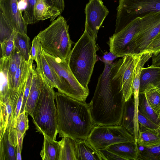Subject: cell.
<instances>
[{
    "mask_svg": "<svg viewBox=\"0 0 160 160\" xmlns=\"http://www.w3.org/2000/svg\"><path fill=\"white\" fill-rule=\"evenodd\" d=\"M123 58L104 62L93 96L89 103L96 125H121L125 103L122 86Z\"/></svg>",
    "mask_w": 160,
    "mask_h": 160,
    "instance_id": "6da1fadb",
    "label": "cell"
},
{
    "mask_svg": "<svg viewBox=\"0 0 160 160\" xmlns=\"http://www.w3.org/2000/svg\"><path fill=\"white\" fill-rule=\"evenodd\" d=\"M59 137L87 139L95 125L90 103L83 102L58 91L55 92Z\"/></svg>",
    "mask_w": 160,
    "mask_h": 160,
    "instance_id": "7a4b0ae2",
    "label": "cell"
},
{
    "mask_svg": "<svg viewBox=\"0 0 160 160\" xmlns=\"http://www.w3.org/2000/svg\"><path fill=\"white\" fill-rule=\"evenodd\" d=\"M95 41L85 30L71 51L67 60L68 67L79 83L89 90L94 65L97 60L98 48Z\"/></svg>",
    "mask_w": 160,
    "mask_h": 160,
    "instance_id": "3957f363",
    "label": "cell"
},
{
    "mask_svg": "<svg viewBox=\"0 0 160 160\" xmlns=\"http://www.w3.org/2000/svg\"><path fill=\"white\" fill-rule=\"evenodd\" d=\"M42 76V87L31 117L37 132L55 140L58 133L55 92L54 88Z\"/></svg>",
    "mask_w": 160,
    "mask_h": 160,
    "instance_id": "277c9868",
    "label": "cell"
},
{
    "mask_svg": "<svg viewBox=\"0 0 160 160\" xmlns=\"http://www.w3.org/2000/svg\"><path fill=\"white\" fill-rule=\"evenodd\" d=\"M69 27L64 18L60 15L38 33L36 36L44 52L66 61L72 44Z\"/></svg>",
    "mask_w": 160,
    "mask_h": 160,
    "instance_id": "5b68a950",
    "label": "cell"
},
{
    "mask_svg": "<svg viewBox=\"0 0 160 160\" xmlns=\"http://www.w3.org/2000/svg\"><path fill=\"white\" fill-rule=\"evenodd\" d=\"M117 9L114 34L137 17L152 12H160V0H119Z\"/></svg>",
    "mask_w": 160,
    "mask_h": 160,
    "instance_id": "8992f818",
    "label": "cell"
},
{
    "mask_svg": "<svg viewBox=\"0 0 160 160\" xmlns=\"http://www.w3.org/2000/svg\"><path fill=\"white\" fill-rule=\"evenodd\" d=\"M87 140L98 151L116 143L136 142L134 136L121 125L95 126Z\"/></svg>",
    "mask_w": 160,
    "mask_h": 160,
    "instance_id": "52a82bcc",
    "label": "cell"
},
{
    "mask_svg": "<svg viewBox=\"0 0 160 160\" xmlns=\"http://www.w3.org/2000/svg\"><path fill=\"white\" fill-rule=\"evenodd\" d=\"M140 18L139 32L130 46L127 55L143 54L160 31V12H149Z\"/></svg>",
    "mask_w": 160,
    "mask_h": 160,
    "instance_id": "ba28073f",
    "label": "cell"
},
{
    "mask_svg": "<svg viewBox=\"0 0 160 160\" xmlns=\"http://www.w3.org/2000/svg\"><path fill=\"white\" fill-rule=\"evenodd\" d=\"M36 63V70L50 86L57 89L58 91L81 102L78 96L65 80L58 75L48 62L41 45Z\"/></svg>",
    "mask_w": 160,
    "mask_h": 160,
    "instance_id": "9c48e42d",
    "label": "cell"
},
{
    "mask_svg": "<svg viewBox=\"0 0 160 160\" xmlns=\"http://www.w3.org/2000/svg\"><path fill=\"white\" fill-rule=\"evenodd\" d=\"M140 17L131 21L123 29L110 38L109 45L110 52L117 57H123L128 50L140 27Z\"/></svg>",
    "mask_w": 160,
    "mask_h": 160,
    "instance_id": "30bf717a",
    "label": "cell"
},
{
    "mask_svg": "<svg viewBox=\"0 0 160 160\" xmlns=\"http://www.w3.org/2000/svg\"><path fill=\"white\" fill-rule=\"evenodd\" d=\"M85 10V30L96 41L98 31L109 11L102 0H89Z\"/></svg>",
    "mask_w": 160,
    "mask_h": 160,
    "instance_id": "8fae6325",
    "label": "cell"
},
{
    "mask_svg": "<svg viewBox=\"0 0 160 160\" xmlns=\"http://www.w3.org/2000/svg\"><path fill=\"white\" fill-rule=\"evenodd\" d=\"M45 57L57 74L64 78L78 95L81 101L86 102L89 90L84 88L78 82L70 69L67 62L44 51Z\"/></svg>",
    "mask_w": 160,
    "mask_h": 160,
    "instance_id": "7c38bea8",
    "label": "cell"
},
{
    "mask_svg": "<svg viewBox=\"0 0 160 160\" xmlns=\"http://www.w3.org/2000/svg\"><path fill=\"white\" fill-rule=\"evenodd\" d=\"M0 11L16 32L27 34L28 25L19 8L18 0H0Z\"/></svg>",
    "mask_w": 160,
    "mask_h": 160,
    "instance_id": "4fadbf2b",
    "label": "cell"
},
{
    "mask_svg": "<svg viewBox=\"0 0 160 160\" xmlns=\"http://www.w3.org/2000/svg\"><path fill=\"white\" fill-rule=\"evenodd\" d=\"M142 54H128L122 57L121 67L122 72V89L125 102L131 99L133 94V85L136 67Z\"/></svg>",
    "mask_w": 160,
    "mask_h": 160,
    "instance_id": "5bb4252c",
    "label": "cell"
},
{
    "mask_svg": "<svg viewBox=\"0 0 160 160\" xmlns=\"http://www.w3.org/2000/svg\"><path fill=\"white\" fill-rule=\"evenodd\" d=\"M0 160H16L18 141L15 129L8 127L0 138Z\"/></svg>",
    "mask_w": 160,
    "mask_h": 160,
    "instance_id": "9a60e30c",
    "label": "cell"
},
{
    "mask_svg": "<svg viewBox=\"0 0 160 160\" xmlns=\"http://www.w3.org/2000/svg\"><path fill=\"white\" fill-rule=\"evenodd\" d=\"M43 84L42 75L34 67L31 87L25 109L26 112L31 116L38 98Z\"/></svg>",
    "mask_w": 160,
    "mask_h": 160,
    "instance_id": "2e32d148",
    "label": "cell"
},
{
    "mask_svg": "<svg viewBox=\"0 0 160 160\" xmlns=\"http://www.w3.org/2000/svg\"><path fill=\"white\" fill-rule=\"evenodd\" d=\"M136 142H120L108 146L106 149L125 160H137L139 150Z\"/></svg>",
    "mask_w": 160,
    "mask_h": 160,
    "instance_id": "e0dca14e",
    "label": "cell"
},
{
    "mask_svg": "<svg viewBox=\"0 0 160 160\" xmlns=\"http://www.w3.org/2000/svg\"><path fill=\"white\" fill-rule=\"evenodd\" d=\"M139 132L136 142L138 146L149 147L160 145V132L154 128L139 124Z\"/></svg>",
    "mask_w": 160,
    "mask_h": 160,
    "instance_id": "ac0fdd59",
    "label": "cell"
},
{
    "mask_svg": "<svg viewBox=\"0 0 160 160\" xmlns=\"http://www.w3.org/2000/svg\"><path fill=\"white\" fill-rule=\"evenodd\" d=\"M0 106L1 138L8 127H11L15 128L16 126L13 121L12 106L8 96L0 101Z\"/></svg>",
    "mask_w": 160,
    "mask_h": 160,
    "instance_id": "d6986e66",
    "label": "cell"
},
{
    "mask_svg": "<svg viewBox=\"0 0 160 160\" xmlns=\"http://www.w3.org/2000/svg\"><path fill=\"white\" fill-rule=\"evenodd\" d=\"M75 151L76 160H102L98 152L87 139H77Z\"/></svg>",
    "mask_w": 160,
    "mask_h": 160,
    "instance_id": "ffe728a7",
    "label": "cell"
},
{
    "mask_svg": "<svg viewBox=\"0 0 160 160\" xmlns=\"http://www.w3.org/2000/svg\"><path fill=\"white\" fill-rule=\"evenodd\" d=\"M42 149L40 155L43 160H60L61 145L59 141L44 136Z\"/></svg>",
    "mask_w": 160,
    "mask_h": 160,
    "instance_id": "44dd1931",
    "label": "cell"
},
{
    "mask_svg": "<svg viewBox=\"0 0 160 160\" xmlns=\"http://www.w3.org/2000/svg\"><path fill=\"white\" fill-rule=\"evenodd\" d=\"M160 82V67L150 66L142 68L140 75L139 94L143 93L147 86L152 83L156 86Z\"/></svg>",
    "mask_w": 160,
    "mask_h": 160,
    "instance_id": "7402d4cb",
    "label": "cell"
},
{
    "mask_svg": "<svg viewBox=\"0 0 160 160\" xmlns=\"http://www.w3.org/2000/svg\"><path fill=\"white\" fill-rule=\"evenodd\" d=\"M61 13L48 5L45 0H37L35 10L36 18L38 22L50 18L52 22Z\"/></svg>",
    "mask_w": 160,
    "mask_h": 160,
    "instance_id": "603a6c76",
    "label": "cell"
},
{
    "mask_svg": "<svg viewBox=\"0 0 160 160\" xmlns=\"http://www.w3.org/2000/svg\"><path fill=\"white\" fill-rule=\"evenodd\" d=\"M33 61L32 58L28 61H26L22 56L20 62L15 74L12 90H20L26 83L30 67L33 64Z\"/></svg>",
    "mask_w": 160,
    "mask_h": 160,
    "instance_id": "cb8c5ba5",
    "label": "cell"
},
{
    "mask_svg": "<svg viewBox=\"0 0 160 160\" xmlns=\"http://www.w3.org/2000/svg\"><path fill=\"white\" fill-rule=\"evenodd\" d=\"M15 48L26 61L31 58L30 40L27 34L15 32L14 35Z\"/></svg>",
    "mask_w": 160,
    "mask_h": 160,
    "instance_id": "d4e9b609",
    "label": "cell"
},
{
    "mask_svg": "<svg viewBox=\"0 0 160 160\" xmlns=\"http://www.w3.org/2000/svg\"><path fill=\"white\" fill-rule=\"evenodd\" d=\"M134 104L132 98L125 102L121 125L134 136Z\"/></svg>",
    "mask_w": 160,
    "mask_h": 160,
    "instance_id": "484cf974",
    "label": "cell"
},
{
    "mask_svg": "<svg viewBox=\"0 0 160 160\" xmlns=\"http://www.w3.org/2000/svg\"><path fill=\"white\" fill-rule=\"evenodd\" d=\"M9 58L1 57L0 59V101L8 95L9 87L8 73Z\"/></svg>",
    "mask_w": 160,
    "mask_h": 160,
    "instance_id": "4316f807",
    "label": "cell"
},
{
    "mask_svg": "<svg viewBox=\"0 0 160 160\" xmlns=\"http://www.w3.org/2000/svg\"><path fill=\"white\" fill-rule=\"evenodd\" d=\"M59 142L61 145L60 160H76L75 151L77 140L65 137L62 138Z\"/></svg>",
    "mask_w": 160,
    "mask_h": 160,
    "instance_id": "83f0119b",
    "label": "cell"
},
{
    "mask_svg": "<svg viewBox=\"0 0 160 160\" xmlns=\"http://www.w3.org/2000/svg\"><path fill=\"white\" fill-rule=\"evenodd\" d=\"M22 55L16 48L10 56L9 59V67L8 73L9 89L13 88L15 74L20 62Z\"/></svg>",
    "mask_w": 160,
    "mask_h": 160,
    "instance_id": "f1b7e54d",
    "label": "cell"
},
{
    "mask_svg": "<svg viewBox=\"0 0 160 160\" xmlns=\"http://www.w3.org/2000/svg\"><path fill=\"white\" fill-rule=\"evenodd\" d=\"M138 111L143 115L154 123L158 124V116L151 107L144 93L139 94Z\"/></svg>",
    "mask_w": 160,
    "mask_h": 160,
    "instance_id": "f546056e",
    "label": "cell"
},
{
    "mask_svg": "<svg viewBox=\"0 0 160 160\" xmlns=\"http://www.w3.org/2000/svg\"><path fill=\"white\" fill-rule=\"evenodd\" d=\"M155 112L160 107V90L152 83L148 84L143 93Z\"/></svg>",
    "mask_w": 160,
    "mask_h": 160,
    "instance_id": "4dcf8cb0",
    "label": "cell"
},
{
    "mask_svg": "<svg viewBox=\"0 0 160 160\" xmlns=\"http://www.w3.org/2000/svg\"><path fill=\"white\" fill-rule=\"evenodd\" d=\"M36 1L37 0H25L26 6L22 14L23 18L28 25L33 24L38 22L35 15Z\"/></svg>",
    "mask_w": 160,
    "mask_h": 160,
    "instance_id": "1f68e13d",
    "label": "cell"
},
{
    "mask_svg": "<svg viewBox=\"0 0 160 160\" xmlns=\"http://www.w3.org/2000/svg\"><path fill=\"white\" fill-rule=\"evenodd\" d=\"M144 148L139 150L137 160H160V145Z\"/></svg>",
    "mask_w": 160,
    "mask_h": 160,
    "instance_id": "d6a6232c",
    "label": "cell"
},
{
    "mask_svg": "<svg viewBox=\"0 0 160 160\" xmlns=\"http://www.w3.org/2000/svg\"><path fill=\"white\" fill-rule=\"evenodd\" d=\"M15 32L0 11V43L10 38Z\"/></svg>",
    "mask_w": 160,
    "mask_h": 160,
    "instance_id": "836d02e7",
    "label": "cell"
},
{
    "mask_svg": "<svg viewBox=\"0 0 160 160\" xmlns=\"http://www.w3.org/2000/svg\"><path fill=\"white\" fill-rule=\"evenodd\" d=\"M28 115L25 111L19 114L17 119L15 128L17 133H20L25 135L26 131L29 128Z\"/></svg>",
    "mask_w": 160,
    "mask_h": 160,
    "instance_id": "e575fe53",
    "label": "cell"
},
{
    "mask_svg": "<svg viewBox=\"0 0 160 160\" xmlns=\"http://www.w3.org/2000/svg\"><path fill=\"white\" fill-rule=\"evenodd\" d=\"M14 32L10 38L0 43L2 52L1 57L9 58L14 50Z\"/></svg>",
    "mask_w": 160,
    "mask_h": 160,
    "instance_id": "d590c367",
    "label": "cell"
},
{
    "mask_svg": "<svg viewBox=\"0 0 160 160\" xmlns=\"http://www.w3.org/2000/svg\"><path fill=\"white\" fill-rule=\"evenodd\" d=\"M33 66V64L31 66L27 77L24 92L21 109L20 113H22L25 111L26 104L32 84L33 69L34 67Z\"/></svg>",
    "mask_w": 160,
    "mask_h": 160,
    "instance_id": "8d00e7d4",
    "label": "cell"
},
{
    "mask_svg": "<svg viewBox=\"0 0 160 160\" xmlns=\"http://www.w3.org/2000/svg\"><path fill=\"white\" fill-rule=\"evenodd\" d=\"M160 51V31L152 40L143 53L154 54Z\"/></svg>",
    "mask_w": 160,
    "mask_h": 160,
    "instance_id": "74e56055",
    "label": "cell"
},
{
    "mask_svg": "<svg viewBox=\"0 0 160 160\" xmlns=\"http://www.w3.org/2000/svg\"><path fill=\"white\" fill-rule=\"evenodd\" d=\"M98 152L102 160H123L120 157L108 150L106 148L100 149Z\"/></svg>",
    "mask_w": 160,
    "mask_h": 160,
    "instance_id": "f35d334b",
    "label": "cell"
},
{
    "mask_svg": "<svg viewBox=\"0 0 160 160\" xmlns=\"http://www.w3.org/2000/svg\"><path fill=\"white\" fill-rule=\"evenodd\" d=\"M32 43L31 52L32 59L37 61V57L41 43L37 36L33 38Z\"/></svg>",
    "mask_w": 160,
    "mask_h": 160,
    "instance_id": "ab89813d",
    "label": "cell"
},
{
    "mask_svg": "<svg viewBox=\"0 0 160 160\" xmlns=\"http://www.w3.org/2000/svg\"><path fill=\"white\" fill-rule=\"evenodd\" d=\"M138 120L139 124L150 128L156 129H157L158 128V126L157 124L154 123L143 115L138 110Z\"/></svg>",
    "mask_w": 160,
    "mask_h": 160,
    "instance_id": "60d3db41",
    "label": "cell"
},
{
    "mask_svg": "<svg viewBox=\"0 0 160 160\" xmlns=\"http://www.w3.org/2000/svg\"><path fill=\"white\" fill-rule=\"evenodd\" d=\"M47 4L52 8L59 11L62 13L65 5L64 0H45Z\"/></svg>",
    "mask_w": 160,
    "mask_h": 160,
    "instance_id": "b9f144b4",
    "label": "cell"
},
{
    "mask_svg": "<svg viewBox=\"0 0 160 160\" xmlns=\"http://www.w3.org/2000/svg\"><path fill=\"white\" fill-rule=\"evenodd\" d=\"M152 63L151 66L158 67L160 66V51L153 54L152 56Z\"/></svg>",
    "mask_w": 160,
    "mask_h": 160,
    "instance_id": "7bdbcfd3",
    "label": "cell"
},
{
    "mask_svg": "<svg viewBox=\"0 0 160 160\" xmlns=\"http://www.w3.org/2000/svg\"><path fill=\"white\" fill-rule=\"evenodd\" d=\"M22 150L20 149L18 144L17 148L16 160H21L22 159L21 153Z\"/></svg>",
    "mask_w": 160,
    "mask_h": 160,
    "instance_id": "ee69618b",
    "label": "cell"
},
{
    "mask_svg": "<svg viewBox=\"0 0 160 160\" xmlns=\"http://www.w3.org/2000/svg\"><path fill=\"white\" fill-rule=\"evenodd\" d=\"M155 112L157 115L158 120V123L157 124L158 127L157 129L160 132V107L156 110Z\"/></svg>",
    "mask_w": 160,
    "mask_h": 160,
    "instance_id": "f6af8a7d",
    "label": "cell"
},
{
    "mask_svg": "<svg viewBox=\"0 0 160 160\" xmlns=\"http://www.w3.org/2000/svg\"><path fill=\"white\" fill-rule=\"evenodd\" d=\"M155 86H156L160 90V82L158 83Z\"/></svg>",
    "mask_w": 160,
    "mask_h": 160,
    "instance_id": "bcb514c9",
    "label": "cell"
},
{
    "mask_svg": "<svg viewBox=\"0 0 160 160\" xmlns=\"http://www.w3.org/2000/svg\"><path fill=\"white\" fill-rule=\"evenodd\" d=\"M21 1H23V2H25V0H22Z\"/></svg>",
    "mask_w": 160,
    "mask_h": 160,
    "instance_id": "7dc6e473",
    "label": "cell"
},
{
    "mask_svg": "<svg viewBox=\"0 0 160 160\" xmlns=\"http://www.w3.org/2000/svg\"></svg>",
    "mask_w": 160,
    "mask_h": 160,
    "instance_id": "c3c4849f",
    "label": "cell"
},
{
    "mask_svg": "<svg viewBox=\"0 0 160 160\" xmlns=\"http://www.w3.org/2000/svg\"><path fill=\"white\" fill-rule=\"evenodd\" d=\"M159 66L160 67V66Z\"/></svg>",
    "mask_w": 160,
    "mask_h": 160,
    "instance_id": "681fc988",
    "label": "cell"
},
{
    "mask_svg": "<svg viewBox=\"0 0 160 160\" xmlns=\"http://www.w3.org/2000/svg\"></svg>",
    "mask_w": 160,
    "mask_h": 160,
    "instance_id": "f907efd6",
    "label": "cell"
}]
</instances>
